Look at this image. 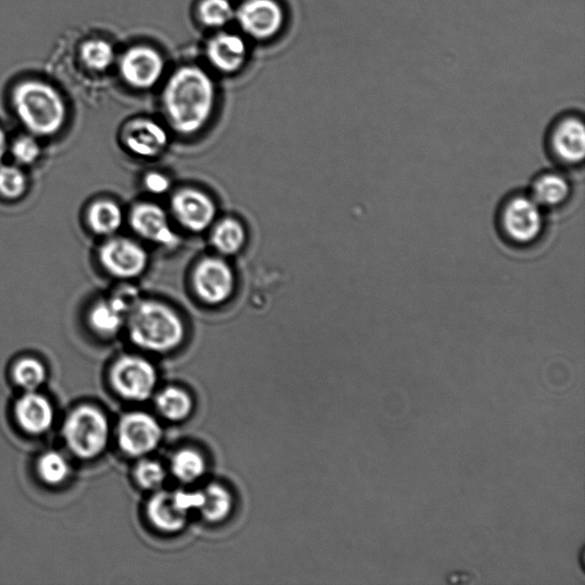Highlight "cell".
<instances>
[{
    "label": "cell",
    "mask_w": 585,
    "mask_h": 585,
    "mask_svg": "<svg viewBox=\"0 0 585 585\" xmlns=\"http://www.w3.org/2000/svg\"><path fill=\"white\" fill-rule=\"evenodd\" d=\"M216 103V88L207 72L197 66H182L167 78L162 104L167 123L183 136L204 130Z\"/></svg>",
    "instance_id": "6da1fadb"
},
{
    "label": "cell",
    "mask_w": 585,
    "mask_h": 585,
    "mask_svg": "<svg viewBox=\"0 0 585 585\" xmlns=\"http://www.w3.org/2000/svg\"><path fill=\"white\" fill-rule=\"evenodd\" d=\"M126 324L135 346L156 354L178 349L186 338V327L178 312L155 300L136 302Z\"/></svg>",
    "instance_id": "7a4b0ae2"
},
{
    "label": "cell",
    "mask_w": 585,
    "mask_h": 585,
    "mask_svg": "<svg viewBox=\"0 0 585 585\" xmlns=\"http://www.w3.org/2000/svg\"><path fill=\"white\" fill-rule=\"evenodd\" d=\"M13 104L23 125L34 135L52 136L66 122L67 109L59 92L37 80L16 87Z\"/></svg>",
    "instance_id": "3957f363"
},
{
    "label": "cell",
    "mask_w": 585,
    "mask_h": 585,
    "mask_svg": "<svg viewBox=\"0 0 585 585\" xmlns=\"http://www.w3.org/2000/svg\"><path fill=\"white\" fill-rule=\"evenodd\" d=\"M498 227L510 245L530 247L539 242L546 228L543 208L530 195L511 194L499 208Z\"/></svg>",
    "instance_id": "277c9868"
},
{
    "label": "cell",
    "mask_w": 585,
    "mask_h": 585,
    "mask_svg": "<svg viewBox=\"0 0 585 585\" xmlns=\"http://www.w3.org/2000/svg\"><path fill=\"white\" fill-rule=\"evenodd\" d=\"M109 435L107 416L93 406L77 408L63 428L70 450L82 459H94L102 454L108 445Z\"/></svg>",
    "instance_id": "5b68a950"
},
{
    "label": "cell",
    "mask_w": 585,
    "mask_h": 585,
    "mask_svg": "<svg viewBox=\"0 0 585 585\" xmlns=\"http://www.w3.org/2000/svg\"><path fill=\"white\" fill-rule=\"evenodd\" d=\"M202 492L158 490L147 503V517L157 531L173 534L186 527L192 511L202 506Z\"/></svg>",
    "instance_id": "8992f818"
},
{
    "label": "cell",
    "mask_w": 585,
    "mask_h": 585,
    "mask_svg": "<svg viewBox=\"0 0 585 585\" xmlns=\"http://www.w3.org/2000/svg\"><path fill=\"white\" fill-rule=\"evenodd\" d=\"M549 155L559 165L576 167L585 157V125L582 115L566 111L558 116L547 134Z\"/></svg>",
    "instance_id": "52a82bcc"
},
{
    "label": "cell",
    "mask_w": 585,
    "mask_h": 585,
    "mask_svg": "<svg viewBox=\"0 0 585 585\" xmlns=\"http://www.w3.org/2000/svg\"><path fill=\"white\" fill-rule=\"evenodd\" d=\"M110 382L120 397L140 403L154 395L158 374L146 358L123 356L111 367Z\"/></svg>",
    "instance_id": "ba28073f"
},
{
    "label": "cell",
    "mask_w": 585,
    "mask_h": 585,
    "mask_svg": "<svg viewBox=\"0 0 585 585\" xmlns=\"http://www.w3.org/2000/svg\"><path fill=\"white\" fill-rule=\"evenodd\" d=\"M191 284L200 301L208 306H220L235 292V272L226 261L211 256L196 264Z\"/></svg>",
    "instance_id": "9c48e42d"
},
{
    "label": "cell",
    "mask_w": 585,
    "mask_h": 585,
    "mask_svg": "<svg viewBox=\"0 0 585 585\" xmlns=\"http://www.w3.org/2000/svg\"><path fill=\"white\" fill-rule=\"evenodd\" d=\"M119 74L126 85L136 91H148L162 80L165 60L156 48L135 45L126 50L119 59Z\"/></svg>",
    "instance_id": "30bf717a"
},
{
    "label": "cell",
    "mask_w": 585,
    "mask_h": 585,
    "mask_svg": "<svg viewBox=\"0 0 585 585\" xmlns=\"http://www.w3.org/2000/svg\"><path fill=\"white\" fill-rule=\"evenodd\" d=\"M162 438V427L154 416L148 413H128L119 422L118 445L120 450L130 458H146L157 450Z\"/></svg>",
    "instance_id": "8fae6325"
},
{
    "label": "cell",
    "mask_w": 585,
    "mask_h": 585,
    "mask_svg": "<svg viewBox=\"0 0 585 585\" xmlns=\"http://www.w3.org/2000/svg\"><path fill=\"white\" fill-rule=\"evenodd\" d=\"M235 19L246 36L263 42L282 31L285 13L277 0H244L236 8Z\"/></svg>",
    "instance_id": "7c38bea8"
},
{
    "label": "cell",
    "mask_w": 585,
    "mask_h": 585,
    "mask_svg": "<svg viewBox=\"0 0 585 585\" xmlns=\"http://www.w3.org/2000/svg\"><path fill=\"white\" fill-rule=\"evenodd\" d=\"M99 259L109 275L123 280L140 277L149 263L144 247L135 240L123 237L107 240L100 248Z\"/></svg>",
    "instance_id": "4fadbf2b"
},
{
    "label": "cell",
    "mask_w": 585,
    "mask_h": 585,
    "mask_svg": "<svg viewBox=\"0 0 585 585\" xmlns=\"http://www.w3.org/2000/svg\"><path fill=\"white\" fill-rule=\"evenodd\" d=\"M176 222L190 232H203L213 226L216 219L214 200L202 190L184 188L176 191L171 200Z\"/></svg>",
    "instance_id": "5bb4252c"
},
{
    "label": "cell",
    "mask_w": 585,
    "mask_h": 585,
    "mask_svg": "<svg viewBox=\"0 0 585 585\" xmlns=\"http://www.w3.org/2000/svg\"><path fill=\"white\" fill-rule=\"evenodd\" d=\"M130 224L136 235L147 242L163 247L179 244V236L171 224L170 218L154 203H140L132 208Z\"/></svg>",
    "instance_id": "9a60e30c"
},
{
    "label": "cell",
    "mask_w": 585,
    "mask_h": 585,
    "mask_svg": "<svg viewBox=\"0 0 585 585\" xmlns=\"http://www.w3.org/2000/svg\"><path fill=\"white\" fill-rule=\"evenodd\" d=\"M166 128L151 118H136L128 122L122 132V141L128 152L140 158H156L168 146Z\"/></svg>",
    "instance_id": "2e32d148"
},
{
    "label": "cell",
    "mask_w": 585,
    "mask_h": 585,
    "mask_svg": "<svg viewBox=\"0 0 585 585\" xmlns=\"http://www.w3.org/2000/svg\"><path fill=\"white\" fill-rule=\"evenodd\" d=\"M205 54L208 63L216 71L221 74H235L246 63L248 47L242 36L220 31L208 40Z\"/></svg>",
    "instance_id": "e0dca14e"
},
{
    "label": "cell",
    "mask_w": 585,
    "mask_h": 585,
    "mask_svg": "<svg viewBox=\"0 0 585 585\" xmlns=\"http://www.w3.org/2000/svg\"><path fill=\"white\" fill-rule=\"evenodd\" d=\"M15 414L20 426L32 435L44 434L52 427L54 420L51 403L35 391H29L19 400Z\"/></svg>",
    "instance_id": "ac0fdd59"
},
{
    "label": "cell",
    "mask_w": 585,
    "mask_h": 585,
    "mask_svg": "<svg viewBox=\"0 0 585 585\" xmlns=\"http://www.w3.org/2000/svg\"><path fill=\"white\" fill-rule=\"evenodd\" d=\"M572 186L566 176L559 172H543L532 183L530 196L543 210H556L571 198Z\"/></svg>",
    "instance_id": "d6986e66"
},
{
    "label": "cell",
    "mask_w": 585,
    "mask_h": 585,
    "mask_svg": "<svg viewBox=\"0 0 585 585\" xmlns=\"http://www.w3.org/2000/svg\"><path fill=\"white\" fill-rule=\"evenodd\" d=\"M128 312L114 299L95 304L90 312L93 331L104 338L116 335L126 323Z\"/></svg>",
    "instance_id": "ffe728a7"
},
{
    "label": "cell",
    "mask_w": 585,
    "mask_h": 585,
    "mask_svg": "<svg viewBox=\"0 0 585 585\" xmlns=\"http://www.w3.org/2000/svg\"><path fill=\"white\" fill-rule=\"evenodd\" d=\"M246 239L243 223L234 218L220 220L215 224L211 235L215 250L223 255H235L242 251Z\"/></svg>",
    "instance_id": "44dd1931"
},
{
    "label": "cell",
    "mask_w": 585,
    "mask_h": 585,
    "mask_svg": "<svg viewBox=\"0 0 585 585\" xmlns=\"http://www.w3.org/2000/svg\"><path fill=\"white\" fill-rule=\"evenodd\" d=\"M87 219L95 234L112 236L122 227L124 214L117 203L102 199L92 204Z\"/></svg>",
    "instance_id": "7402d4cb"
},
{
    "label": "cell",
    "mask_w": 585,
    "mask_h": 585,
    "mask_svg": "<svg viewBox=\"0 0 585 585\" xmlns=\"http://www.w3.org/2000/svg\"><path fill=\"white\" fill-rule=\"evenodd\" d=\"M156 408L165 420L182 422L187 420L194 410V400L187 391L168 387L157 395Z\"/></svg>",
    "instance_id": "603a6c76"
},
{
    "label": "cell",
    "mask_w": 585,
    "mask_h": 585,
    "mask_svg": "<svg viewBox=\"0 0 585 585\" xmlns=\"http://www.w3.org/2000/svg\"><path fill=\"white\" fill-rule=\"evenodd\" d=\"M202 495V506L198 511L206 522L218 524L230 516L232 508H234V499L226 487L211 484L202 491Z\"/></svg>",
    "instance_id": "cb8c5ba5"
},
{
    "label": "cell",
    "mask_w": 585,
    "mask_h": 585,
    "mask_svg": "<svg viewBox=\"0 0 585 585\" xmlns=\"http://www.w3.org/2000/svg\"><path fill=\"white\" fill-rule=\"evenodd\" d=\"M171 472L182 484H194L203 478L206 472L204 456L191 448H183L172 456Z\"/></svg>",
    "instance_id": "d4e9b609"
},
{
    "label": "cell",
    "mask_w": 585,
    "mask_h": 585,
    "mask_svg": "<svg viewBox=\"0 0 585 585\" xmlns=\"http://www.w3.org/2000/svg\"><path fill=\"white\" fill-rule=\"evenodd\" d=\"M236 8L230 0H200L197 16L206 28L221 29L235 19Z\"/></svg>",
    "instance_id": "484cf974"
},
{
    "label": "cell",
    "mask_w": 585,
    "mask_h": 585,
    "mask_svg": "<svg viewBox=\"0 0 585 585\" xmlns=\"http://www.w3.org/2000/svg\"><path fill=\"white\" fill-rule=\"evenodd\" d=\"M80 59L87 69L103 72L114 64L116 52L107 40L92 39L80 48Z\"/></svg>",
    "instance_id": "4316f807"
},
{
    "label": "cell",
    "mask_w": 585,
    "mask_h": 585,
    "mask_svg": "<svg viewBox=\"0 0 585 585\" xmlns=\"http://www.w3.org/2000/svg\"><path fill=\"white\" fill-rule=\"evenodd\" d=\"M166 477V471L162 464L154 460L142 458L134 469L135 483L142 490L152 492L162 490Z\"/></svg>",
    "instance_id": "83f0119b"
},
{
    "label": "cell",
    "mask_w": 585,
    "mask_h": 585,
    "mask_svg": "<svg viewBox=\"0 0 585 585\" xmlns=\"http://www.w3.org/2000/svg\"><path fill=\"white\" fill-rule=\"evenodd\" d=\"M14 378L23 389L35 391L46 379L45 367L36 359L24 358L16 364Z\"/></svg>",
    "instance_id": "f1b7e54d"
},
{
    "label": "cell",
    "mask_w": 585,
    "mask_h": 585,
    "mask_svg": "<svg viewBox=\"0 0 585 585\" xmlns=\"http://www.w3.org/2000/svg\"><path fill=\"white\" fill-rule=\"evenodd\" d=\"M38 471L47 484L59 485L68 478L70 469L61 454L48 452L39 460Z\"/></svg>",
    "instance_id": "f546056e"
},
{
    "label": "cell",
    "mask_w": 585,
    "mask_h": 585,
    "mask_svg": "<svg viewBox=\"0 0 585 585\" xmlns=\"http://www.w3.org/2000/svg\"><path fill=\"white\" fill-rule=\"evenodd\" d=\"M26 174L16 166H0V195L7 199H19L26 194Z\"/></svg>",
    "instance_id": "4dcf8cb0"
},
{
    "label": "cell",
    "mask_w": 585,
    "mask_h": 585,
    "mask_svg": "<svg viewBox=\"0 0 585 585\" xmlns=\"http://www.w3.org/2000/svg\"><path fill=\"white\" fill-rule=\"evenodd\" d=\"M12 156L21 165H31L40 157V147L34 136L23 135L12 144Z\"/></svg>",
    "instance_id": "1f68e13d"
},
{
    "label": "cell",
    "mask_w": 585,
    "mask_h": 585,
    "mask_svg": "<svg viewBox=\"0 0 585 585\" xmlns=\"http://www.w3.org/2000/svg\"><path fill=\"white\" fill-rule=\"evenodd\" d=\"M143 184L144 188L155 196L164 195L171 189V180L162 172H149L144 176Z\"/></svg>",
    "instance_id": "d6a6232c"
},
{
    "label": "cell",
    "mask_w": 585,
    "mask_h": 585,
    "mask_svg": "<svg viewBox=\"0 0 585 585\" xmlns=\"http://www.w3.org/2000/svg\"><path fill=\"white\" fill-rule=\"evenodd\" d=\"M8 149V143L5 132L0 128V162H2L3 158L6 155Z\"/></svg>",
    "instance_id": "836d02e7"
}]
</instances>
